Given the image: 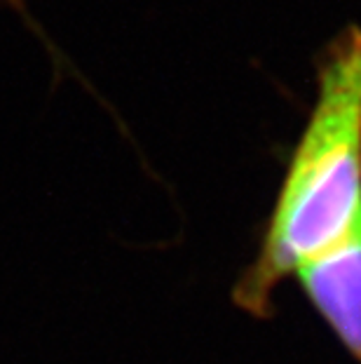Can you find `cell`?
I'll return each mask as SVG.
<instances>
[{
    "mask_svg": "<svg viewBox=\"0 0 361 364\" xmlns=\"http://www.w3.org/2000/svg\"><path fill=\"white\" fill-rule=\"evenodd\" d=\"M361 221V28L348 26L321 50L314 102L289 156L272 212L235 306L265 320L279 284Z\"/></svg>",
    "mask_w": 361,
    "mask_h": 364,
    "instance_id": "obj_1",
    "label": "cell"
},
{
    "mask_svg": "<svg viewBox=\"0 0 361 364\" xmlns=\"http://www.w3.org/2000/svg\"><path fill=\"white\" fill-rule=\"evenodd\" d=\"M7 3H12V5H17V7H21V3H19V0H7Z\"/></svg>",
    "mask_w": 361,
    "mask_h": 364,
    "instance_id": "obj_3",
    "label": "cell"
},
{
    "mask_svg": "<svg viewBox=\"0 0 361 364\" xmlns=\"http://www.w3.org/2000/svg\"><path fill=\"white\" fill-rule=\"evenodd\" d=\"M307 304L361 364V221L294 273Z\"/></svg>",
    "mask_w": 361,
    "mask_h": 364,
    "instance_id": "obj_2",
    "label": "cell"
}]
</instances>
